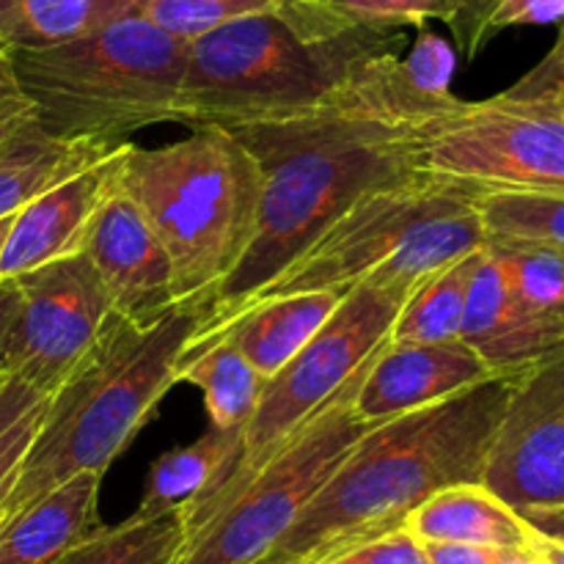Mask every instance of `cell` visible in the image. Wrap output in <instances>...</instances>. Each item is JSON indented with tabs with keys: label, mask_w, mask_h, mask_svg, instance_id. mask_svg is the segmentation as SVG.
I'll list each match as a JSON object with an SVG mask.
<instances>
[{
	"label": "cell",
	"mask_w": 564,
	"mask_h": 564,
	"mask_svg": "<svg viewBox=\"0 0 564 564\" xmlns=\"http://www.w3.org/2000/svg\"><path fill=\"white\" fill-rule=\"evenodd\" d=\"M482 485L540 532H564V341L516 378Z\"/></svg>",
	"instance_id": "11"
},
{
	"label": "cell",
	"mask_w": 564,
	"mask_h": 564,
	"mask_svg": "<svg viewBox=\"0 0 564 564\" xmlns=\"http://www.w3.org/2000/svg\"><path fill=\"white\" fill-rule=\"evenodd\" d=\"M176 383L202 389L209 422L220 430H246L268 378L218 334L191 336L176 367Z\"/></svg>",
	"instance_id": "22"
},
{
	"label": "cell",
	"mask_w": 564,
	"mask_h": 564,
	"mask_svg": "<svg viewBox=\"0 0 564 564\" xmlns=\"http://www.w3.org/2000/svg\"><path fill=\"white\" fill-rule=\"evenodd\" d=\"M488 378H494L488 364L463 339L433 345L389 339L375 352L358 383L356 413L367 424H380Z\"/></svg>",
	"instance_id": "14"
},
{
	"label": "cell",
	"mask_w": 564,
	"mask_h": 564,
	"mask_svg": "<svg viewBox=\"0 0 564 564\" xmlns=\"http://www.w3.org/2000/svg\"><path fill=\"white\" fill-rule=\"evenodd\" d=\"M479 253H482V248L468 253V257L455 259L446 268L427 275L422 284L413 286V292L397 314L391 341L433 345V341L460 339L468 286H471L474 270H477Z\"/></svg>",
	"instance_id": "26"
},
{
	"label": "cell",
	"mask_w": 564,
	"mask_h": 564,
	"mask_svg": "<svg viewBox=\"0 0 564 564\" xmlns=\"http://www.w3.org/2000/svg\"><path fill=\"white\" fill-rule=\"evenodd\" d=\"M279 3L281 0H141L135 6V14L191 42L226 22L275 11Z\"/></svg>",
	"instance_id": "30"
},
{
	"label": "cell",
	"mask_w": 564,
	"mask_h": 564,
	"mask_svg": "<svg viewBox=\"0 0 564 564\" xmlns=\"http://www.w3.org/2000/svg\"><path fill=\"white\" fill-rule=\"evenodd\" d=\"M402 527L419 543H468L494 549H532L540 529L482 482L449 485L424 499Z\"/></svg>",
	"instance_id": "19"
},
{
	"label": "cell",
	"mask_w": 564,
	"mask_h": 564,
	"mask_svg": "<svg viewBox=\"0 0 564 564\" xmlns=\"http://www.w3.org/2000/svg\"><path fill=\"white\" fill-rule=\"evenodd\" d=\"M105 474L83 471L0 523V564H55L99 527Z\"/></svg>",
	"instance_id": "17"
},
{
	"label": "cell",
	"mask_w": 564,
	"mask_h": 564,
	"mask_svg": "<svg viewBox=\"0 0 564 564\" xmlns=\"http://www.w3.org/2000/svg\"><path fill=\"white\" fill-rule=\"evenodd\" d=\"M138 3L141 0H0V53L66 44L135 14Z\"/></svg>",
	"instance_id": "24"
},
{
	"label": "cell",
	"mask_w": 564,
	"mask_h": 564,
	"mask_svg": "<svg viewBox=\"0 0 564 564\" xmlns=\"http://www.w3.org/2000/svg\"><path fill=\"white\" fill-rule=\"evenodd\" d=\"M187 545L182 510L138 516L116 527H97L55 564H176Z\"/></svg>",
	"instance_id": "25"
},
{
	"label": "cell",
	"mask_w": 564,
	"mask_h": 564,
	"mask_svg": "<svg viewBox=\"0 0 564 564\" xmlns=\"http://www.w3.org/2000/svg\"><path fill=\"white\" fill-rule=\"evenodd\" d=\"M11 218H14V215H11ZM11 218H3V220H0V253H3V242H6V235H9Z\"/></svg>",
	"instance_id": "42"
},
{
	"label": "cell",
	"mask_w": 564,
	"mask_h": 564,
	"mask_svg": "<svg viewBox=\"0 0 564 564\" xmlns=\"http://www.w3.org/2000/svg\"><path fill=\"white\" fill-rule=\"evenodd\" d=\"M369 361L251 474L182 512L187 545L176 564H259L275 549L350 446L375 427L356 413Z\"/></svg>",
	"instance_id": "8"
},
{
	"label": "cell",
	"mask_w": 564,
	"mask_h": 564,
	"mask_svg": "<svg viewBox=\"0 0 564 564\" xmlns=\"http://www.w3.org/2000/svg\"><path fill=\"white\" fill-rule=\"evenodd\" d=\"M246 449V430L209 427L198 441L165 452L149 471L138 516L191 512L231 479Z\"/></svg>",
	"instance_id": "20"
},
{
	"label": "cell",
	"mask_w": 564,
	"mask_h": 564,
	"mask_svg": "<svg viewBox=\"0 0 564 564\" xmlns=\"http://www.w3.org/2000/svg\"><path fill=\"white\" fill-rule=\"evenodd\" d=\"M411 292L405 286L356 284L341 295L339 306L319 325L317 334L264 383L257 411L246 424V449L240 466L220 490L251 474L380 347H386L397 314Z\"/></svg>",
	"instance_id": "10"
},
{
	"label": "cell",
	"mask_w": 564,
	"mask_h": 564,
	"mask_svg": "<svg viewBox=\"0 0 564 564\" xmlns=\"http://www.w3.org/2000/svg\"><path fill=\"white\" fill-rule=\"evenodd\" d=\"M317 564H352V562L339 560V556H330V560H323V562H317Z\"/></svg>",
	"instance_id": "43"
},
{
	"label": "cell",
	"mask_w": 564,
	"mask_h": 564,
	"mask_svg": "<svg viewBox=\"0 0 564 564\" xmlns=\"http://www.w3.org/2000/svg\"><path fill=\"white\" fill-rule=\"evenodd\" d=\"M124 143L108 158L50 185L11 218L0 253V279H14L39 264L80 253L88 224L113 187L116 160Z\"/></svg>",
	"instance_id": "15"
},
{
	"label": "cell",
	"mask_w": 564,
	"mask_h": 564,
	"mask_svg": "<svg viewBox=\"0 0 564 564\" xmlns=\"http://www.w3.org/2000/svg\"><path fill=\"white\" fill-rule=\"evenodd\" d=\"M36 119L33 99L17 77L11 55L0 53V158Z\"/></svg>",
	"instance_id": "32"
},
{
	"label": "cell",
	"mask_w": 564,
	"mask_h": 564,
	"mask_svg": "<svg viewBox=\"0 0 564 564\" xmlns=\"http://www.w3.org/2000/svg\"><path fill=\"white\" fill-rule=\"evenodd\" d=\"M488 240H534L564 251V196L556 193H474Z\"/></svg>",
	"instance_id": "28"
},
{
	"label": "cell",
	"mask_w": 564,
	"mask_h": 564,
	"mask_svg": "<svg viewBox=\"0 0 564 564\" xmlns=\"http://www.w3.org/2000/svg\"><path fill=\"white\" fill-rule=\"evenodd\" d=\"M554 538H564V532L562 534H554Z\"/></svg>",
	"instance_id": "45"
},
{
	"label": "cell",
	"mask_w": 564,
	"mask_h": 564,
	"mask_svg": "<svg viewBox=\"0 0 564 564\" xmlns=\"http://www.w3.org/2000/svg\"><path fill=\"white\" fill-rule=\"evenodd\" d=\"M202 319L196 306H176L152 325L110 314L86 358L50 394L0 518L17 516L75 474L108 471L176 383L180 358Z\"/></svg>",
	"instance_id": "3"
},
{
	"label": "cell",
	"mask_w": 564,
	"mask_h": 564,
	"mask_svg": "<svg viewBox=\"0 0 564 564\" xmlns=\"http://www.w3.org/2000/svg\"><path fill=\"white\" fill-rule=\"evenodd\" d=\"M564 22V0H501L488 20V42L507 28Z\"/></svg>",
	"instance_id": "34"
},
{
	"label": "cell",
	"mask_w": 564,
	"mask_h": 564,
	"mask_svg": "<svg viewBox=\"0 0 564 564\" xmlns=\"http://www.w3.org/2000/svg\"><path fill=\"white\" fill-rule=\"evenodd\" d=\"M446 97L419 94L391 47L358 61L323 108L231 130L262 176L259 224L196 330L229 317L364 193L419 176V138Z\"/></svg>",
	"instance_id": "1"
},
{
	"label": "cell",
	"mask_w": 564,
	"mask_h": 564,
	"mask_svg": "<svg viewBox=\"0 0 564 564\" xmlns=\"http://www.w3.org/2000/svg\"><path fill=\"white\" fill-rule=\"evenodd\" d=\"M485 242L488 235L474 193L419 174L356 198L295 262L246 303L356 284L413 290L435 270L485 248Z\"/></svg>",
	"instance_id": "6"
},
{
	"label": "cell",
	"mask_w": 564,
	"mask_h": 564,
	"mask_svg": "<svg viewBox=\"0 0 564 564\" xmlns=\"http://www.w3.org/2000/svg\"><path fill=\"white\" fill-rule=\"evenodd\" d=\"M80 251L108 290L113 312L130 323L152 325L182 306L169 251L147 215L116 185L94 213Z\"/></svg>",
	"instance_id": "13"
},
{
	"label": "cell",
	"mask_w": 564,
	"mask_h": 564,
	"mask_svg": "<svg viewBox=\"0 0 564 564\" xmlns=\"http://www.w3.org/2000/svg\"><path fill=\"white\" fill-rule=\"evenodd\" d=\"M17 306H20V290L14 279H0V383L9 378V336L14 325Z\"/></svg>",
	"instance_id": "38"
},
{
	"label": "cell",
	"mask_w": 564,
	"mask_h": 564,
	"mask_svg": "<svg viewBox=\"0 0 564 564\" xmlns=\"http://www.w3.org/2000/svg\"><path fill=\"white\" fill-rule=\"evenodd\" d=\"M380 50H391V36L312 42L275 11L226 22L187 42L176 124L237 130L306 116Z\"/></svg>",
	"instance_id": "7"
},
{
	"label": "cell",
	"mask_w": 564,
	"mask_h": 564,
	"mask_svg": "<svg viewBox=\"0 0 564 564\" xmlns=\"http://www.w3.org/2000/svg\"><path fill=\"white\" fill-rule=\"evenodd\" d=\"M113 185L158 231L182 306L207 312L257 235L262 176L251 149L226 127H196L158 149L124 143Z\"/></svg>",
	"instance_id": "4"
},
{
	"label": "cell",
	"mask_w": 564,
	"mask_h": 564,
	"mask_svg": "<svg viewBox=\"0 0 564 564\" xmlns=\"http://www.w3.org/2000/svg\"><path fill=\"white\" fill-rule=\"evenodd\" d=\"M119 147L121 143L66 141L33 121L0 158V220L17 215L50 185L108 158Z\"/></svg>",
	"instance_id": "23"
},
{
	"label": "cell",
	"mask_w": 564,
	"mask_h": 564,
	"mask_svg": "<svg viewBox=\"0 0 564 564\" xmlns=\"http://www.w3.org/2000/svg\"><path fill=\"white\" fill-rule=\"evenodd\" d=\"M460 339L488 364L490 372L510 378L527 372L564 341L523 308L488 246L479 253L468 286Z\"/></svg>",
	"instance_id": "16"
},
{
	"label": "cell",
	"mask_w": 564,
	"mask_h": 564,
	"mask_svg": "<svg viewBox=\"0 0 564 564\" xmlns=\"http://www.w3.org/2000/svg\"><path fill=\"white\" fill-rule=\"evenodd\" d=\"M529 314L564 339V251L534 240H488Z\"/></svg>",
	"instance_id": "27"
},
{
	"label": "cell",
	"mask_w": 564,
	"mask_h": 564,
	"mask_svg": "<svg viewBox=\"0 0 564 564\" xmlns=\"http://www.w3.org/2000/svg\"><path fill=\"white\" fill-rule=\"evenodd\" d=\"M496 564H540V551L538 545H532V549H510Z\"/></svg>",
	"instance_id": "41"
},
{
	"label": "cell",
	"mask_w": 564,
	"mask_h": 564,
	"mask_svg": "<svg viewBox=\"0 0 564 564\" xmlns=\"http://www.w3.org/2000/svg\"><path fill=\"white\" fill-rule=\"evenodd\" d=\"M259 564H284V562H273V560H262Z\"/></svg>",
	"instance_id": "44"
},
{
	"label": "cell",
	"mask_w": 564,
	"mask_h": 564,
	"mask_svg": "<svg viewBox=\"0 0 564 564\" xmlns=\"http://www.w3.org/2000/svg\"><path fill=\"white\" fill-rule=\"evenodd\" d=\"M560 83H564V22H560V36H556L549 55H545L529 75H523L516 86L507 88L505 97L529 99L534 97V94L545 91V88L560 86Z\"/></svg>",
	"instance_id": "36"
},
{
	"label": "cell",
	"mask_w": 564,
	"mask_h": 564,
	"mask_svg": "<svg viewBox=\"0 0 564 564\" xmlns=\"http://www.w3.org/2000/svg\"><path fill=\"white\" fill-rule=\"evenodd\" d=\"M0 523H3V518H0Z\"/></svg>",
	"instance_id": "46"
},
{
	"label": "cell",
	"mask_w": 564,
	"mask_h": 564,
	"mask_svg": "<svg viewBox=\"0 0 564 564\" xmlns=\"http://www.w3.org/2000/svg\"><path fill=\"white\" fill-rule=\"evenodd\" d=\"M347 290H308L295 295L246 303L213 328L198 334H218L229 339L262 378H273L334 314Z\"/></svg>",
	"instance_id": "18"
},
{
	"label": "cell",
	"mask_w": 564,
	"mask_h": 564,
	"mask_svg": "<svg viewBox=\"0 0 564 564\" xmlns=\"http://www.w3.org/2000/svg\"><path fill=\"white\" fill-rule=\"evenodd\" d=\"M501 0H460L455 22L449 25L463 58H477L488 44V20Z\"/></svg>",
	"instance_id": "35"
},
{
	"label": "cell",
	"mask_w": 564,
	"mask_h": 564,
	"mask_svg": "<svg viewBox=\"0 0 564 564\" xmlns=\"http://www.w3.org/2000/svg\"><path fill=\"white\" fill-rule=\"evenodd\" d=\"M516 378L494 375L369 427L264 560L314 564L400 529L441 488L482 482Z\"/></svg>",
	"instance_id": "2"
},
{
	"label": "cell",
	"mask_w": 564,
	"mask_h": 564,
	"mask_svg": "<svg viewBox=\"0 0 564 564\" xmlns=\"http://www.w3.org/2000/svg\"><path fill=\"white\" fill-rule=\"evenodd\" d=\"M402 75L424 97H446L452 94V75H455L457 55L446 39L438 33L419 28V39L405 58H400Z\"/></svg>",
	"instance_id": "31"
},
{
	"label": "cell",
	"mask_w": 564,
	"mask_h": 564,
	"mask_svg": "<svg viewBox=\"0 0 564 564\" xmlns=\"http://www.w3.org/2000/svg\"><path fill=\"white\" fill-rule=\"evenodd\" d=\"M330 556H339V560H347L352 564H430L427 554H424V545L405 527L391 529V532L378 534L372 540H364V543L350 545V549Z\"/></svg>",
	"instance_id": "33"
},
{
	"label": "cell",
	"mask_w": 564,
	"mask_h": 564,
	"mask_svg": "<svg viewBox=\"0 0 564 564\" xmlns=\"http://www.w3.org/2000/svg\"><path fill=\"white\" fill-rule=\"evenodd\" d=\"M11 64L50 135L124 143L176 121L187 42L127 14L66 44L11 53Z\"/></svg>",
	"instance_id": "5"
},
{
	"label": "cell",
	"mask_w": 564,
	"mask_h": 564,
	"mask_svg": "<svg viewBox=\"0 0 564 564\" xmlns=\"http://www.w3.org/2000/svg\"><path fill=\"white\" fill-rule=\"evenodd\" d=\"M540 564H564V538L540 532Z\"/></svg>",
	"instance_id": "40"
},
{
	"label": "cell",
	"mask_w": 564,
	"mask_h": 564,
	"mask_svg": "<svg viewBox=\"0 0 564 564\" xmlns=\"http://www.w3.org/2000/svg\"><path fill=\"white\" fill-rule=\"evenodd\" d=\"M20 290L9 336V375L53 394L86 358L113 314L108 290L86 253L14 275Z\"/></svg>",
	"instance_id": "12"
},
{
	"label": "cell",
	"mask_w": 564,
	"mask_h": 564,
	"mask_svg": "<svg viewBox=\"0 0 564 564\" xmlns=\"http://www.w3.org/2000/svg\"><path fill=\"white\" fill-rule=\"evenodd\" d=\"M460 0H281L284 17L312 42L352 36H391L400 28H424L430 20L452 25Z\"/></svg>",
	"instance_id": "21"
},
{
	"label": "cell",
	"mask_w": 564,
	"mask_h": 564,
	"mask_svg": "<svg viewBox=\"0 0 564 564\" xmlns=\"http://www.w3.org/2000/svg\"><path fill=\"white\" fill-rule=\"evenodd\" d=\"M419 174L471 193L564 196V116L490 97H446L430 113L416 149Z\"/></svg>",
	"instance_id": "9"
},
{
	"label": "cell",
	"mask_w": 564,
	"mask_h": 564,
	"mask_svg": "<svg viewBox=\"0 0 564 564\" xmlns=\"http://www.w3.org/2000/svg\"><path fill=\"white\" fill-rule=\"evenodd\" d=\"M430 564H496L510 549L468 543H422Z\"/></svg>",
	"instance_id": "37"
},
{
	"label": "cell",
	"mask_w": 564,
	"mask_h": 564,
	"mask_svg": "<svg viewBox=\"0 0 564 564\" xmlns=\"http://www.w3.org/2000/svg\"><path fill=\"white\" fill-rule=\"evenodd\" d=\"M518 102L538 105V108L551 110V113H560V116H564V83H560V86L545 88V91L534 94V97H529V99H518Z\"/></svg>",
	"instance_id": "39"
},
{
	"label": "cell",
	"mask_w": 564,
	"mask_h": 564,
	"mask_svg": "<svg viewBox=\"0 0 564 564\" xmlns=\"http://www.w3.org/2000/svg\"><path fill=\"white\" fill-rule=\"evenodd\" d=\"M47 400V394H39L14 375L0 383V510L31 449L33 435L42 427Z\"/></svg>",
	"instance_id": "29"
}]
</instances>
